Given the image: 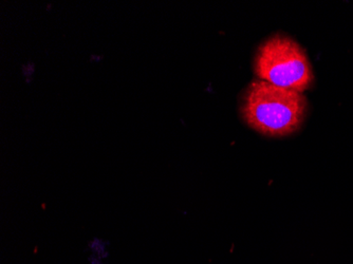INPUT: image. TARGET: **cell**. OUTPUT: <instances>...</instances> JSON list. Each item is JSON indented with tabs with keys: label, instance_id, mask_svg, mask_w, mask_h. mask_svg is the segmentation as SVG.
Wrapping results in <instances>:
<instances>
[{
	"label": "cell",
	"instance_id": "1",
	"mask_svg": "<svg viewBox=\"0 0 353 264\" xmlns=\"http://www.w3.org/2000/svg\"><path fill=\"white\" fill-rule=\"evenodd\" d=\"M308 102L299 91L281 88L257 79L243 95L241 113L245 123L271 138L290 136L306 119Z\"/></svg>",
	"mask_w": 353,
	"mask_h": 264
},
{
	"label": "cell",
	"instance_id": "2",
	"mask_svg": "<svg viewBox=\"0 0 353 264\" xmlns=\"http://www.w3.org/2000/svg\"><path fill=\"white\" fill-rule=\"evenodd\" d=\"M254 69L261 81L301 93L311 86L314 79L310 61L303 48L283 35L267 39L259 48Z\"/></svg>",
	"mask_w": 353,
	"mask_h": 264
}]
</instances>
